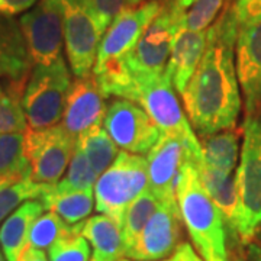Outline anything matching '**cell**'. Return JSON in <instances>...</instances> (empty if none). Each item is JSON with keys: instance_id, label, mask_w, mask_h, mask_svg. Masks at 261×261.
<instances>
[{"instance_id": "1", "label": "cell", "mask_w": 261, "mask_h": 261, "mask_svg": "<svg viewBox=\"0 0 261 261\" xmlns=\"http://www.w3.org/2000/svg\"><path fill=\"white\" fill-rule=\"evenodd\" d=\"M238 32L232 3L207 29L205 54L181 93L189 122L200 138L233 129L238 121L241 112L235 64Z\"/></svg>"}, {"instance_id": "2", "label": "cell", "mask_w": 261, "mask_h": 261, "mask_svg": "<svg viewBox=\"0 0 261 261\" xmlns=\"http://www.w3.org/2000/svg\"><path fill=\"white\" fill-rule=\"evenodd\" d=\"M180 215L203 261H231L224 218L203 187L195 163L181 168L176 187Z\"/></svg>"}, {"instance_id": "3", "label": "cell", "mask_w": 261, "mask_h": 261, "mask_svg": "<svg viewBox=\"0 0 261 261\" xmlns=\"http://www.w3.org/2000/svg\"><path fill=\"white\" fill-rule=\"evenodd\" d=\"M243 148L235 178L240 195L238 238L250 245L261 226V113L245 116Z\"/></svg>"}, {"instance_id": "4", "label": "cell", "mask_w": 261, "mask_h": 261, "mask_svg": "<svg viewBox=\"0 0 261 261\" xmlns=\"http://www.w3.org/2000/svg\"><path fill=\"white\" fill-rule=\"evenodd\" d=\"M147 189H149L147 157L122 151L94 185L96 211L111 216L122 226L128 207Z\"/></svg>"}, {"instance_id": "5", "label": "cell", "mask_w": 261, "mask_h": 261, "mask_svg": "<svg viewBox=\"0 0 261 261\" xmlns=\"http://www.w3.org/2000/svg\"><path fill=\"white\" fill-rule=\"evenodd\" d=\"M71 83L63 57L54 64L34 65L20 100L31 129L53 128L63 119Z\"/></svg>"}, {"instance_id": "6", "label": "cell", "mask_w": 261, "mask_h": 261, "mask_svg": "<svg viewBox=\"0 0 261 261\" xmlns=\"http://www.w3.org/2000/svg\"><path fill=\"white\" fill-rule=\"evenodd\" d=\"M126 99L138 103L161 134H174L187 140H197L195 129L186 119L166 73L135 75V84Z\"/></svg>"}, {"instance_id": "7", "label": "cell", "mask_w": 261, "mask_h": 261, "mask_svg": "<svg viewBox=\"0 0 261 261\" xmlns=\"http://www.w3.org/2000/svg\"><path fill=\"white\" fill-rule=\"evenodd\" d=\"M77 140L61 125L25 130L23 149L31 164V178L38 185L56 186L74 152Z\"/></svg>"}, {"instance_id": "8", "label": "cell", "mask_w": 261, "mask_h": 261, "mask_svg": "<svg viewBox=\"0 0 261 261\" xmlns=\"http://www.w3.org/2000/svg\"><path fill=\"white\" fill-rule=\"evenodd\" d=\"M181 12L167 0H163L161 12L144 31L137 45L123 57L134 75L164 74L174 37L180 29Z\"/></svg>"}, {"instance_id": "9", "label": "cell", "mask_w": 261, "mask_h": 261, "mask_svg": "<svg viewBox=\"0 0 261 261\" xmlns=\"http://www.w3.org/2000/svg\"><path fill=\"white\" fill-rule=\"evenodd\" d=\"M203 159L199 140H187L174 134H161L147 154L149 189L160 200L176 199V187L181 168L187 161L197 164Z\"/></svg>"}, {"instance_id": "10", "label": "cell", "mask_w": 261, "mask_h": 261, "mask_svg": "<svg viewBox=\"0 0 261 261\" xmlns=\"http://www.w3.org/2000/svg\"><path fill=\"white\" fill-rule=\"evenodd\" d=\"M19 25L32 64H54L63 57L64 18L61 0H39L20 16Z\"/></svg>"}, {"instance_id": "11", "label": "cell", "mask_w": 261, "mask_h": 261, "mask_svg": "<svg viewBox=\"0 0 261 261\" xmlns=\"http://www.w3.org/2000/svg\"><path fill=\"white\" fill-rule=\"evenodd\" d=\"M67 60L75 77L93 74L103 32L86 0H61Z\"/></svg>"}, {"instance_id": "12", "label": "cell", "mask_w": 261, "mask_h": 261, "mask_svg": "<svg viewBox=\"0 0 261 261\" xmlns=\"http://www.w3.org/2000/svg\"><path fill=\"white\" fill-rule=\"evenodd\" d=\"M103 128L113 142L130 154H148L161 130L138 103L116 97L106 108Z\"/></svg>"}, {"instance_id": "13", "label": "cell", "mask_w": 261, "mask_h": 261, "mask_svg": "<svg viewBox=\"0 0 261 261\" xmlns=\"http://www.w3.org/2000/svg\"><path fill=\"white\" fill-rule=\"evenodd\" d=\"M181 222L177 199L160 200L155 212L125 257L134 261H159L174 254L180 245Z\"/></svg>"}, {"instance_id": "14", "label": "cell", "mask_w": 261, "mask_h": 261, "mask_svg": "<svg viewBox=\"0 0 261 261\" xmlns=\"http://www.w3.org/2000/svg\"><path fill=\"white\" fill-rule=\"evenodd\" d=\"M163 9V0H147L122 10L103 35L96 64L122 58L137 45L141 35Z\"/></svg>"}, {"instance_id": "15", "label": "cell", "mask_w": 261, "mask_h": 261, "mask_svg": "<svg viewBox=\"0 0 261 261\" xmlns=\"http://www.w3.org/2000/svg\"><path fill=\"white\" fill-rule=\"evenodd\" d=\"M32 68L19 20L0 13V80L6 93L22 100Z\"/></svg>"}, {"instance_id": "16", "label": "cell", "mask_w": 261, "mask_h": 261, "mask_svg": "<svg viewBox=\"0 0 261 261\" xmlns=\"http://www.w3.org/2000/svg\"><path fill=\"white\" fill-rule=\"evenodd\" d=\"M105 94L93 74L75 77L70 86L61 126L75 140L96 126H102L106 105Z\"/></svg>"}, {"instance_id": "17", "label": "cell", "mask_w": 261, "mask_h": 261, "mask_svg": "<svg viewBox=\"0 0 261 261\" xmlns=\"http://www.w3.org/2000/svg\"><path fill=\"white\" fill-rule=\"evenodd\" d=\"M235 60L245 115L261 113V22L240 28Z\"/></svg>"}, {"instance_id": "18", "label": "cell", "mask_w": 261, "mask_h": 261, "mask_svg": "<svg viewBox=\"0 0 261 261\" xmlns=\"http://www.w3.org/2000/svg\"><path fill=\"white\" fill-rule=\"evenodd\" d=\"M203 187L214 200L224 218L226 235L231 241H238V221H240V195L235 174H228L206 164L200 159L196 164Z\"/></svg>"}, {"instance_id": "19", "label": "cell", "mask_w": 261, "mask_h": 261, "mask_svg": "<svg viewBox=\"0 0 261 261\" xmlns=\"http://www.w3.org/2000/svg\"><path fill=\"white\" fill-rule=\"evenodd\" d=\"M206 42L207 31L195 32L178 29L176 34L164 73L180 94L185 92L187 83L195 74L196 68L205 54Z\"/></svg>"}, {"instance_id": "20", "label": "cell", "mask_w": 261, "mask_h": 261, "mask_svg": "<svg viewBox=\"0 0 261 261\" xmlns=\"http://www.w3.org/2000/svg\"><path fill=\"white\" fill-rule=\"evenodd\" d=\"M77 231L93 247L100 261H119L125 255L122 226L108 215H94L77 224Z\"/></svg>"}, {"instance_id": "21", "label": "cell", "mask_w": 261, "mask_h": 261, "mask_svg": "<svg viewBox=\"0 0 261 261\" xmlns=\"http://www.w3.org/2000/svg\"><path fill=\"white\" fill-rule=\"evenodd\" d=\"M45 207L41 200H28L10 214L0 226V247L6 261H18L28 247L31 226Z\"/></svg>"}, {"instance_id": "22", "label": "cell", "mask_w": 261, "mask_h": 261, "mask_svg": "<svg viewBox=\"0 0 261 261\" xmlns=\"http://www.w3.org/2000/svg\"><path fill=\"white\" fill-rule=\"evenodd\" d=\"M93 189L60 192L54 186H48L41 200L45 211L57 214L65 224L77 225L84 222L93 212Z\"/></svg>"}, {"instance_id": "23", "label": "cell", "mask_w": 261, "mask_h": 261, "mask_svg": "<svg viewBox=\"0 0 261 261\" xmlns=\"http://www.w3.org/2000/svg\"><path fill=\"white\" fill-rule=\"evenodd\" d=\"M202 154L206 164L224 173L232 174L240 154V134L235 129L216 132L200 140Z\"/></svg>"}, {"instance_id": "24", "label": "cell", "mask_w": 261, "mask_h": 261, "mask_svg": "<svg viewBox=\"0 0 261 261\" xmlns=\"http://www.w3.org/2000/svg\"><path fill=\"white\" fill-rule=\"evenodd\" d=\"M102 126H96L77 138V145L83 149L86 157L99 176L111 167L119 155V147Z\"/></svg>"}, {"instance_id": "25", "label": "cell", "mask_w": 261, "mask_h": 261, "mask_svg": "<svg viewBox=\"0 0 261 261\" xmlns=\"http://www.w3.org/2000/svg\"><path fill=\"white\" fill-rule=\"evenodd\" d=\"M23 134L0 135V177H31V164L23 149Z\"/></svg>"}, {"instance_id": "26", "label": "cell", "mask_w": 261, "mask_h": 261, "mask_svg": "<svg viewBox=\"0 0 261 261\" xmlns=\"http://www.w3.org/2000/svg\"><path fill=\"white\" fill-rule=\"evenodd\" d=\"M160 199L152 193L151 189H147L140 197L135 199V202L128 207L123 224H122V235L125 244V252L129 250L137 241V238L142 232L144 226L147 225L149 218L155 212Z\"/></svg>"}, {"instance_id": "27", "label": "cell", "mask_w": 261, "mask_h": 261, "mask_svg": "<svg viewBox=\"0 0 261 261\" xmlns=\"http://www.w3.org/2000/svg\"><path fill=\"white\" fill-rule=\"evenodd\" d=\"M235 0H196L195 3L181 12L178 27L180 29L202 32L207 31L216 19Z\"/></svg>"}, {"instance_id": "28", "label": "cell", "mask_w": 261, "mask_h": 261, "mask_svg": "<svg viewBox=\"0 0 261 261\" xmlns=\"http://www.w3.org/2000/svg\"><path fill=\"white\" fill-rule=\"evenodd\" d=\"M45 185H38L31 177L22 178L0 189V224L28 200L41 199L47 190Z\"/></svg>"}, {"instance_id": "29", "label": "cell", "mask_w": 261, "mask_h": 261, "mask_svg": "<svg viewBox=\"0 0 261 261\" xmlns=\"http://www.w3.org/2000/svg\"><path fill=\"white\" fill-rule=\"evenodd\" d=\"M74 225L65 224L64 221L54 212L48 211L35 219L31 226L28 237V247L38 250H48L61 237L68 233Z\"/></svg>"}, {"instance_id": "30", "label": "cell", "mask_w": 261, "mask_h": 261, "mask_svg": "<svg viewBox=\"0 0 261 261\" xmlns=\"http://www.w3.org/2000/svg\"><path fill=\"white\" fill-rule=\"evenodd\" d=\"M99 178V174L94 171L90 161L87 160L83 149L75 145L70 166L64 178L57 183L56 189L60 192H71V190H92Z\"/></svg>"}, {"instance_id": "31", "label": "cell", "mask_w": 261, "mask_h": 261, "mask_svg": "<svg viewBox=\"0 0 261 261\" xmlns=\"http://www.w3.org/2000/svg\"><path fill=\"white\" fill-rule=\"evenodd\" d=\"M49 261H90L89 241L77 231V225L48 248Z\"/></svg>"}, {"instance_id": "32", "label": "cell", "mask_w": 261, "mask_h": 261, "mask_svg": "<svg viewBox=\"0 0 261 261\" xmlns=\"http://www.w3.org/2000/svg\"><path fill=\"white\" fill-rule=\"evenodd\" d=\"M27 115L19 99L3 93L0 96V135L23 134L28 129Z\"/></svg>"}, {"instance_id": "33", "label": "cell", "mask_w": 261, "mask_h": 261, "mask_svg": "<svg viewBox=\"0 0 261 261\" xmlns=\"http://www.w3.org/2000/svg\"><path fill=\"white\" fill-rule=\"evenodd\" d=\"M86 3L92 12L93 18L96 19L103 35L113 22V19L116 18L122 10L129 8V0H86Z\"/></svg>"}, {"instance_id": "34", "label": "cell", "mask_w": 261, "mask_h": 261, "mask_svg": "<svg viewBox=\"0 0 261 261\" xmlns=\"http://www.w3.org/2000/svg\"><path fill=\"white\" fill-rule=\"evenodd\" d=\"M233 10L240 28L261 22V0H235Z\"/></svg>"}, {"instance_id": "35", "label": "cell", "mask_w": 261, "mask_h": 261, "mask_svg": "<svg viewBox=\"0 0 261 261\" xmlns=\"http://www.w3.org/2000/svg\"><path fill=\"white\" fill-rule=\"evenodd\" d=\"M39 0H0V13L13 16L29 10Z\"/></svg>"}, {"instance_id": "36", "label": "cell", "mask_w": 261, "mask_h": 261, "mask_svg": "<svg viewBox=\"0 0 261 261\" xmlns=\"http://www.w3.org/2000/svg\"><path fill=\"white\" fill-rule=\"evenodd\" d=\"M174 255L177 257L178 261H203L202 258H199V255L193 250V247L187 243L180 244L177 250L174 251Z\"/></svg>"}, {"instance_id": "37", "label": "cell", "mask_w": 261, "mask_h": 261, "mask_svg": "<svg viewBox=\"0 0 261 261\" xmlns=\"http://www.w3.org/2000/svg\"><path fill=\"white\" fill-rule=\"evenodd\" d=\"M18 261H48L47 254L44 250H38V248H32V247H27L25 251L20 254Z\"/></svg>"}, {"instance_id": "38", "label": "cell", "mask_w": 261, "mask_h": 261, "mask_svg": "<svg viewBox=\"0 0 261 261\" xmlns=\"http://www.w3.org/2000/svg\"><path fill=\"white\" fill-rule=\"evenodd\" d=\"M248 261H261V245L258 244H250L248 245Z\"/></svg>"}, {"instance_id": "39", "label": "cell", "mask_w": 261, "mask_h": 261, "mask_svg": "<svg viewBox=\"0 0 261 261\" xmlns=\"http://www.w3.org/2000/svg\"><path fill=\"white\" fill-rule=\"evenodd\" d=\"M168 3H171L173 6H176L180 10H186L187 8H190L196 0H167Z\"/></svg>"}, {"instance_id": "40", "label": "cell", "mask_w": 261, "mask_h": 261, "mask_svg": "<svg viewBox=\"0 0 261 261\" xmlns=\"http://www.w3.org/2000/svg\"><path fill=\"white\" fill-rule=\"evenodd\" d=\"M15 181H18V178H13V177H0V189L5 186H8L10 183H15Z\"/></svg>"}, {"instance_id": "41", "label": "cell", "mask_w": 261, "mask_h": 261, "mask_svg": "<svg viewBox=\"0 0 261 261\" xmlns=\"http://www.w3.org/2000/svg\"><path fill=\"white\" fill-rule=\"evenodd\" d=\"M144 2H147V0H129V8H132V6H138V5L144 3Z\"/></svg>"}, {"instance_id": "42", "label": "cell", "mask_w": 261, "mask_h": 261, "mask_svg": "<svg viewBox=\"0 0 261 261\" xmlns=\"http://www.w3.org/2000/svg\"><path fill=\"white\" fill-rule=\"evenodd\" d=\"M159 261H178V260H177V257H176V255L173 254V255H171L170 258H164V260H159Z\"/></svg>"}, {"instance_id": "43", "label": "cell", "mask_w": 261, "mask_h": 261, "mask_svg": "<svg viewBox=\"0 0 261 261\" xmlns=\"http://www.w3.org/2000/svg\"><path fill=\"white\" fill-rule=\"evenodd\" d=\"M3 257H5V255H3V254H2V251H0V261H5V258H3Z\"/></svg>"}, {"instance_id": "44", "label": "cell", "mask_w": 261, "mask_h": 261, "mask_svg": "<svg viewBox=\"0 0 261 261\" xmlns=\"http://www.w3.org/2000/svg\"><path fill=\"white\" fill-rule=\"evenodd\" d=\"M90 261H100V260H97L96 257H92V258H90Z\"/></svg>"}, {"instance_id": "45", "label": "cell", "mask_w": 261, "mask_h": 261, "mask_svg": "<svg viewBox=\"0 0 261 261\" xmlns=\"http://www.w3.org/2000/svg\"><path fill=\"white\" fill-rule=\"evenodd\" d=\"M3 93H5V92H3V89H2V86H0V96H2Z\"/></svg>"}, {"instance_id": "46", "label": "cell", "mask_w": 261, "mask_h": 261, "mask_svg": "<svg viewBox=\"0 0 261 261\" xmlns=\"http://www.w3.org/2000/svg\"><path fill=\"white\" fill-rule=\"evenodd\" d=\"M119 261H134V260H129V258H128V260H125V258H122V260H119Z\"/></svg>"}]
</instances>
